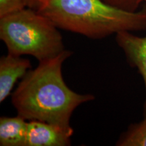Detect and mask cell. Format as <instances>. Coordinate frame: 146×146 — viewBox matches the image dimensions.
Segmentation results:
<instances>
[{
    "instance_id": "9",
    "label": "cell",
    "mask_w": 146,
    "mask_h": 146,
    "mask_svg": "<svg viewBox=\"0 0 146 146\" xmlns=\"http://www.w3.org/2000/svg\"><path fill=\"white\" fill-rule=\"evenodd\" d=\"M25 8L26 0H0V18Z\"/></svg>"
},
{
    "instance_id": "2",
    "label": "cell",
    "mask_w": 146,
    "mask_h": 146,
    "mask_svg": "<svg viewBox=\"0 0 146 146\" xmlns=\"http://www.w3.org/2000/svg\"><path fill=\"white\" fill-rule=\"evenodd\" d=\"M38 11L58 29L91 39L146 30V7L129 11L104 0H48Z\"/></svg>"
},
{
    "instance_id": "3",
    "label": "cell",
    "mask_w": 146,
    "mask_h": 146,
    "mask_svg": "<svg viewBox=\"0 0 146 146\" xmlns=\"http://www.w3.org/2000/svg\"><path fill=\"white\" fill-rule=\"evenodd\" d=\"M0 39L8 54L30 55L39 62L65 50L58 27L39 11L29 8L0 18Z\"/></svg>"
},
{
    "instance_id": "12",
    "label": "cell",
    "mask_w": 146,
    "mask_h": 146,
    "mask_svg": "<svg viewBox=\"0 0 146 146\" xmlns=\"http://www.w3.org/2000/svg\"><path fill=\"white\" fill-rule=\"evenodd\" d=\"M139 1H140V2H142V1H146V0H139Z\"/></svg>"
},
{
    "instance_id": "5",
    "label": "cell",
    "mask_w": 146,
    "mask_h": 146,
    "mask_svg": "<svg viewBox=\"0 0 146 146\" xmlns=\"http://www.w3.org/2000/svg\"><path fill=\"white\" fill-rule=\"evenodd\" d=\"M116 41L125 53L129 63L137 69L143 78L145 89L144 111L146 116V36H139L132 32L123 31L116 35Z\"/></svg>"
},
{
    "instance_id": "7",
    "label": "cell",
    "mask_w": 146,
    "mask_h": 146,
    "mask_svg": "<svg viewBox=\"0 0 146 146\" xmlns=\"http://www.w3.org/2000/svg\"><path fill=\"white\" fill-rule=\"evenodd\" d=\"M25 118L1 116L0 118V145L25 146L27 123Z\"/></svg>"
},
{
    "instance_id": "11",
    "label": "cell",
    "mask_w": 146,
    "mask_h": 146,
    "mask_svg": "<svg viewBox=\"0 0 146 146\" xmlns=\"http://www.w3.org/2000/svg\"><path fill=\"white\" fill-rule=\"evenodd\" d=\"M47 1L48 0H26L27 7L38 11L47 3Z\"/></svg>"
},
{
    "instance_id": "1",
    "label": "cell",
    "mask_w": 146,
    "mask_h": 146,
    "mask_svg": "<svg viewBox=\"0 0 146 146\" xmlns=\"http://www.w3.org/2000/svg\"><path fill=\"white\" fill-rule=\"evenodd\" d=\"M72 54L65 50L27 72L12 94V104L18 116L27 120H39L73 130L70 119L74 110L95 97L77 94L64 82L62 64Z\"/></svg>"
},
{
    "instance_id": "8",
    "label": "cell",
    "mask_w": 146,
    "mask_h": 146,
    "mask_svg": "<svg viewBox=\"0 0 146 146\" xmlns=\"http://www.w3.org/2000/svg\"><path fill=\"white\" fill-rule=\"evenodd\" d=\"M119 146H146V116L143 120L133 125L119 139Z\"/></svg>"
},
{
    "instance_id": "10",
    "label": "cell",
    "mask_w": 146,
    "mask_h": 146,
    "mask_svg": "<svg viewBox=\"0 0 146 146\" xmlns=\"http://www.w3.org/2000/svg\"><path fill=\"white\" fill-rule=\"evenodd\" d=\"M106 2L118 8L129 11H137L139 6V0H104Z\"/></svg>"
},
{
    "instance_id": "4",
    "label": "cell",
    "mask_w": 146,
    "mask_h": 146,
    "mask_svg": "<svg viewBox=\"0 0 146 146\" xmlns=\"http://www.w3.org/2000/svg\"><path fill=\"white\" fill-rule=\"evenodd\" d=\"M73 133L45 122L29 120L25 146L70 145Z\"/></svg>"
},
{
    "instance_id": "6",
    "label": "cell",
    "mask_w": 146,
    "mask_h": 146,
    "mask_svg": "<svg viewBox=\"0 0 146 146\" xmlns=\"http://www.w3.org/2000/svg\"><path fill=\"white\" fill-rule=\"evenodd\" d=\"M31 64L29 60L8 54L0 59V102L10 96L16 82L23 78Z\"/></svg>"
}]
</instances>
